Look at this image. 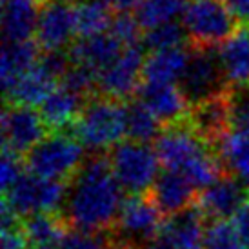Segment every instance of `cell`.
I'll list each match as a JSON object with an SVG mask.
<instances>
[{"instance_id":"cell-18","label":"cell","mask_w":249,"mask_h":249,"mask_svg":"<svg viewBox=\"0 0 249 249\" xmlns=\"http://www.w3.org/2000/svg\"><path fill=\"white\" fill-rule=\"evenodd\" d=\"M40 9V0H2L4 42L33 40V35H36Z\"/></svg>"},{"instance_id":"cell-1","label":"cell","mask_w":249,"mask_h":249,"mask_svg":"<svg viewBox=\"0 0 249 249\" xmlns=\"http://www.w3.org/2000/svg\"><path fill=\"white\" fill-rule=\"evenodd\" d=\"M124 189L113 175L107 157L93 153L73 175L64 204V220L73 229L102 233L117 224Z\"/></svg>"},{"instance_id":"cell-36","label":"cell","mask_w":249,"mask_h":249,"mask_svg":"<svg viewBox=\"0 0 249 249\" xmlns=\"http://www.w3.org/2000/svg\"><path fill=\"white\" fill-rule=\"evenodd\" d=\"M233 224H235V228H236V231H238L240 238H242L244 244H246V248H249V204L236 213V216L233 218Z\"/></svg>"},{"instance_id":"cell-32","label":"cell","mask_w":249,"mask_h":249,"mask_svg":"<svg viewBox=\"0 0 249 249\" xmlns=\"http://www.w3.org/2000/svg\"><path fill=\"white\" fill-rule=\"evenodd\" d=\"M56 249H113V242L102 233L70 229L56 244Z\"/></svg>"},{"instance_id":"cell-8","label":"cell","mask_w":249,"mask_h":249,"mask_svg":"<svg viewBox=\"0 0 249 249\" xmlns=\"http://www.w3.org/2000/svg\"><path fill=\"white\" fill-rule=\"evenodd\" d=\"M68 186L58 180L24 173L11 189L6 191L4 204L17 216H35V214H53L66 204Z\"/></svg>"},{"instance_id":"cell-5","label":"cell","mask_w":249,"mask_h":249,"mask_svg":"<svg viewBox=\"0 0 249 249\" xmlns=\"http://www.w3.org/2000/svg\"><path fill=\"white\" fill-rule=\"evenodd\" d=\"M84 164V145L73 133L55 131L26 155L29 173L42 178L58 180L73 178Z\"/></svg>"},{"instance_id":"cell-23","label":"cell","mask_w":249,"mask_h":249,"mask_svg":"<svg viewBox=\"0 0 249 249\" xmlns=\"http://www.w3.org/2000/svg\"><path fill=\"white\" fill-rule=\"evenodd\" d=\"M189 60V48L151 51L145 56L142 82L145 84H178Z\"/></svg>"},{"instance_id":"cell-3","label":"cell","mask_w":249,"mask_h":249,"mask_svg":"<svg viewBox=\"0 0 249 249\" xmlns=\"http://www.w3.org/2000/svg\"><path fill=\"white\" fill-rule=\"evenodd\" d=\"M73 135L93 153L113 149L127 135V104L104 95L91 97L73 125Z\"/></svg>"},{"instance_id":"cell-19","label":"cell","mask_w":249,"mask_h":249,"mask_svg":"<svg viewBox=\"0 0 249 249\" xmlns=\"http://www.w3.org/2000/svg\"><path fill=\"white\" fill-rule=\"evenodd\" d=\"M58 84H60L58 78L38 60L33 70H29L26 75L20 76L6 91V102L7 106L35 107V106H40L53 93Z\"/></svg>"},{"instance_id":"cell-29","label":"cell","mask_w":249,"mask_h":249,"mask_svg":"<svg viewBox=\"0 0 249 249\" xmlns=\"http://www.w3.org/2000/svg\"><path fill=\"white\" fill-rule=\"evenodd\" d=\"M202 249H248L233 220H211L206 226Z\"/></svg>"},{"instance_id":"cell-34","label":"cell","mask_w":249,"mask_h":249,"mask_svg":"<svg viewBox=\"0 0 249 249\" xmlns=\"http://www.w3.org/2000/svg\"><path fill=\"white\" fill-rule=\"evenodd\" d=\"M28 238L22 231V226L2 229V249H26Z\"/></svg>"},{"instance_id":"cell-22","label":"cell","mask_w":249,"mask_h":249,"mask_svg":"<svg viewBox=\"0 0 249 249\" xmlns=\"http://www.w3.org/2000/svg\"><path fill=\"white\" fill-rule=\"evenodd\" d=\"M218 60L229 88L249 86V28L244 26L218 49Z\"/></svg>"},{"instance_id":"cell-2","label":"cell","mask_w":249,"mask_h":249,"mask_svg":"<svg viewBox=\"0 0 249 249\" xmlns=\"http://www.w3.org/2000/svg\"><path fill=\"white\" fill-rule=\"evenodd\" d=\"M160 164L184 175L196 189H206L222 177V166L213 145L198 137L187 120L166 125L155 140Z\"/></svg>"},{"instance_id":"cell-4","label":"cell","mask_w":249,"mask_h":249,"mask_svg":"<svg viewBox=\"0 0 249 249\" xmlns=\"http://www.w3.org/2000/svg\"><path fill=\"white\" fill-rule=\"evenodd\" d=\"M191 48L214 49L238 31V20L224 0H187L182 22Z\"/></svg>"},{"instance_id":"cell-35","label":"cell","mask_w":249,"mask_h":249,"mask_svg":"<svg viewBox=\"0 0 249 249\" xmlns=\"http://www.w3.org/2000/svg\"><path fill=\"white\" fill-rule=\"evenodd\" d=\"M224 4L238 20V24L249 26V0H224Z\"/></svg>"},{"instance_id":"cell-20","label":"cell","mask_w":249,"mask_h":249,"mask_svg":"<svg viewBox=\"0 0 249 249\" xmlns=\"http://www.w3.org/2000/svg\"><path fill=\"white\" fill-rule=\"evenodd\" d=\"M195 196H196V187L189 182V178L169 169L160 173L151 187V200L157 204V208L162 213L169 216L191 208Z\"/></svg>"},{"instance_id":"cell-33","label":"cell","mask_w":249,"mask_h":249,"mask_svg":"<svg viewBox=\"0 0 249 249\" xmlns=\"http://www.w3.org/2000/svg\"><path fill=\"white\" fill-rule=\"evenodd\" d=\"M22 162L18 159V155L11 153L9 149H4V155H2V166H0V178H2V189L6 193L7 189L11 187L20 180L22 177Z\"/></svg>"},{"instance_id":"cell-39","label":"cell","mask_w":249,"mask_h":249,"mask_svg":"<svg viewBox=\"0 0 249 249\" xmlns=\"http://www.w3.org/2000/svg\"><path fill=\"white\" fill-rule=\"evenodd\" d=\"M248 249H249V248H248Z\"/></svg>"},{"instance_id":"cell-31","label":"cell","mask_w":249,"mask_h":249,"mask_svg":"<svg viewBox=\"0 0 249 249\" xmlns=\"http://www.w3.org/2000/svg\"><path fill=\"white\" fill-rule=\"evenodd\" d=\"M142 31L144 29L140 28L137 17L131 13H115L109 28L111 35L122 42V46H125V48L142 44V40H144Z\"/></svg>"},{"instance_id":"cell-12","label":"cell","mask_w":249,"mask_h":249,"mask_svg":"<svg viewBox=\"0 0 249 249\" xmlns=\"http://www.w3.org/2000/svg\"><path fill=\"white\" fill-rule=\"evenodd\" d=\"M76 35L75 6L71 0H56L42 4L35 40L42 53L70 49Z\"/></svg>"},{"instance_id":"cell-38","label":"cell","mask_w":249,"mask_h":249,"mask_svg":"<svg viewBox=\"0 0 249 249\" xmlns=\"http://www.w3.org/2000/svg\"><path fill=\"white\" fill-rule=\"evenodd\" d=\"M42 4H48V2H56V0H40Z\"/></svg>"},{"instance_id":"cell-13","label":"cell","mask_w":249,"mask_h":249,"mask_svg":"<svg viewBox=\"0 0 249 249\" xmlns=\"http://www.w3.org/2000/svg\"><path fill=\"white\" fill-rule=\"evenodd\" d=\"M248 204V184L235 175H222L214 184L202 189L196 208L211 220H228L235 218L236 213Z\"/></svg>"},{"instance_id":"cell-16","label":"cell","mask_w":249,"mask_h":249,"mask_svg":"<svg viewBox=\"0 0 249 249\" xmlns=\"http://www.w3.org/2000/svg\"><path fill=\"white\" fill-rule=\"evenodd\" d=\"M204 214L198 208H187L164 220L159 238L175 249H202L204 244Z\"/></svg>"},{"instance_id":"cell-6","label":"cell","mask_w":249,"mask_h":249,"mask_svg":"<svg viewBox=\"0 0 249 249\" xmlns=\"http://www.w3.org/2000/svg\"><path fill=\"white\" fill-rule=\"evenodd\" d=\"M107 160L118 184L131 195L151 191L160 175L157 149L145 142L124 140L111 149Z\"/></svg>"},{"instance_id":"cell-17","label":"cell","mask_w":249,"mask_h":249,"mask_svg":"<svg viewBox=\"0 0 249 249\" xmlns=\"http://www.w3.org/2000/svg\"><path fill=\"white\" fill-rule=\"evenodd\" d=\"M124 48L125 46H122V42L117 40L107 31L102 35L78 38L76 42H73V46L70 48V56L71 62L89 68L98 76L100 71H104L107 66L117 60Z\"/></svg>"},{"instance_id":"cell-14","label":"cell","mask_w":249,"mask_h":249,"mask_svg":"<svg viewBox=\"0 0 249 249\" xmlns=\"http://www.w3.org/2000/svg\"><path fill=\"white\" fill-rule=\"evenodd\" d=\"M187 124L209 145H216L231 129V102L229 91L220 97L209 98L189 109Z\"/></svg>"},{"instance_id":"cell-37","label":"cell","mask_w":249,"mask_h":249,"mask_svg":"<svg viewBox=\"0 0 249 249\" xmlns=\"http://www.w3.org/2000/svg\"><path fill=\"white\" fill-rule=\"evenodd\" d=\"M120 249H122V248H120ZM135 249H175V248H171L169 244L162 242L160 238H157V240H153V242L145 244V246H140V248H135Z\"/></svg>"},{"instance_id":"cell-25","label":"cell","mask_w":249,"mask_h":249,"mask_svg":"<svg viewBox=\"0 0 249 249\" xmlns=\"http://www.w3.org/2000/svg\"><path fill=\"white\" fill-rule=\"evenodd\" d=\"M73 6L78 38L102 35L109 31L115 13L106 0H76Z\"/></svg>"},{"instance_id":"cell-24","label":"cell","mask_w":249,"mask_h":249,"mask_svg":"<svg viewBox=\"0 0 249 249\" xmlns=\"http://www.w3.org/2000/svg\"><path fill=\"white\" fill-rule=\"evenodd\" d=\"M42 49L38 48L36 40L24 42H4L2 49V88L6 93L20 76H24L29 70H33L40 60Z\"/></svg>"},{"instance_id":"cell-27","label":"cell","mask_w":249,"mask_h":249,"mask_svg":"<svg viewBox=\"0 0 249 249\" xmlns=\"http://www.w3.org/2000/svg\"><path fill=\"white\" fill-rule=\"evenodd\" d=\"M22 231L28 238L29 248L56 246L66 235V220L55 218L53 214H35L26 218Z\"/></svg>"},{"instance_id":"cell-11","label":"cell","mask_w":249,"mask_h":249,"mask_svg":"<svg viewBox=\"0 0 249 249\" xmlns=\"http://www.w3.org/2000/svg\"><path fill=\"white\" fill-rule=\"evenodd\" d=\"M48 125L40 113L28 106H7L2 115L4 149L15 155H28L38 142L46 139Z\"/></svg>"},{"instance_id":"cell-9","label":"cell","mask_w":249,"mask_h":249,"mask_svg":"<svg viewBox=\"0 0 249 249\" xmlns=\"http://www.w3.org/2000/svg\"><path fill=\"white\" fill-rule=\"evenodd\" d=\"M162 224V211L151 198L142 195L125 198L115 224L118 248L135 249L157 240Z\"/></svg>"},{"instance_id":"cell-21","label":"cell","mask_w":249,"mask_h":249,"mask_svg":"<svg viewBox=\"0 0 249 249\" xmlns=\"http://www.w3.org/2000/svg\"><path fill=\"white\" fill-rule=\"evenodd\" d=\"M89 98L76 95L75 91L68 89L64 86H56L53 93L49 95L38 107L40 117L51 131H62L66 127H73L82 113L84 106Z\"/></svg>"},{"instance_id":"cell-10","label":"cell","mask_w":249,"mask_h":249,"mask_svg":"<svg viewBox=\"0 0 249 249\" xmlns=\"http://www.w3.org/2000/svg\"><path fill=\"white\" fill-rule=\"evenodd\" d=\"M145 64L144 44L124 48L115 62L100 71L97 76L98 95L117 98V100H131L142 86V73Z\"/></svg>"},{"instance_id":"cell-26","label":"cell","mask_w":249,"mask_h":249,"mask_svg":"<svg viewBox=\"0 0 249 249\" xmlns=\"http://www.w3.org/2000/svg\"><path fill=\"white\" fill-rule=\"evenodd\" d=\"M186 2L184 0H140L135 9V17L144 31L155 29L159 26L175 22L177 17H182Z\"/></svg>"},{"instance_id":"cell-28","label":"cell","mask_w":249,"mask_h":249,"mask_svg":"<svg viewBox=\"0 0 249 249\" xmlns=\"http://www.w3.org/2000/svg\"><path fill=\"white\" fill-rule=\"evenodd\" d=\"M160 124L162 122L139 98L127 102V137L129 140L145 142V144L149 140H157V137L162 131Z\"/></svg>"},{"instance_id":"cell-7","label":"cell","mask_w":249,"mask_h":249,"mask_svg":"<svg viewBox=\"0 0 249 249\" xmlns=\"http://www.w3.org/2000/svg\"><path fill=\"white\" fill-rule=\"evenodd\" d=\"M178 89L189 107L228 93L231 88L222 71L218 51L189 46V60L178 80Z\"/></svg>"},{"instance_id":"cell-30","label":"cell","mask_w":249,"mask_h":249,"mask_svg":"<svg viewBox=\"0 0 249 249\" xmlns=\"http://www.w3.org/2000/svg\"><path fill=\"white\" fill-rule=\"evenodd\" d=\"M186 40L187 35L184 31V26L178 22H169V24L145 31L142 44L151 53V51H162V49L182 48Z\"/></svg>"},{"instance_id":"cell-15","label":"cell","mask_w":249,"mask_h":249,"mask_svg":"<svg viewBox=\"0 0 249 249\" xmlns=\"http://www.w3.org/2000/svg\"><path fill=\"white\" fill-rule=\"evenodd\" d=\"M140 102H144L162 124L171 125L187 120L189 104L184 98L178 84H145L142 82L139 93Z\"/></svg>"}]
</instances>
